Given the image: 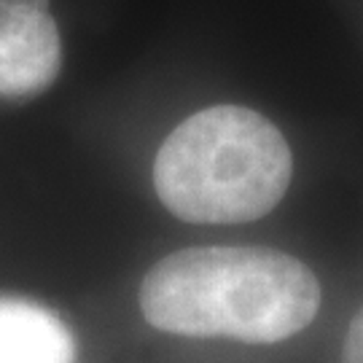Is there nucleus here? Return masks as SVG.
I'll use <instances>...</instances> for the list:
<instances>
[{
	"instance_id": "obj_2",
	"label": "nucleus",
	"mask_w": 363,
	"mask_h": 363,
	"mask_svg": "<svg viewBox=\"0 0 363 363\" xmlns=\"http://www.w3.org/2000/svg\"><path fill=\"white\" fill-rule=\"evenodd\" d=\"M291 148L267 116L213 105L169 132L154 162L162 205L191 223H247L286 196Z\"/></svg>"
},
{
	"instance_id": "obj_1",
	"label": "nucleus",
	"mask_w": 363,
	"mask_h": 363,
	"mask_svg": "<svg viewBox=\"0 0 363 363\" xmlns=\"http://www.w3.org/2000/svg\"><path fill=\"white\" fill-rule=\"evenodd\" d=\"M140 310L164 334L274 345L315 320L320 283L272 247H189L148 269Z\"/></svg>"
},
{
	"instance_id": "obj_3",
	"label": "nucleus",
	"mask_w": 363,
	"mask_h": 363,
	"mask_svg": "<svg viewBox=\"0 0 363 363\" xmlns=\"http://www.w3.org/2000/svg\"><path fill=\"white\" fill-rule=\"evenodd\" d=\"M62 67L60 30L49 0H0V97H33Z\"/></svg>"
},
{
	"instance_id": "obj_4",
	"label": "nucleus",
	"mask_w": 363,
	"mask_h": 363,
	"mask_svg": "<svg viewBox=\"0 0 363 363\" xmlns=\"http://www.w3.org/2000/svg\"><path fill=\"white\" fill-rule=\"evenodd\" d=\"M65 323L25 298H0V363H73Z\"/></svg>"
},
{
	"instance_id": "obj_5",
	"label": "nucleus",
	"mask_w": 363,
	"mask_h": 363,
	"mask_svg": "<svg viewBox=\"0 0 363 363\" xmlns=\"http://www.w3.org/2000/svg\"><path fill=\"white\" fill-rule=\"evenodd\" d=\"M342 363H363V310L355 315V320L350 323V331H347V339H345Z\"/></svg>"
}]
</instances>
